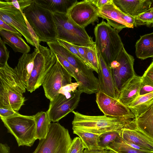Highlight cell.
I'll return each instance as SVG.
<instances>
[{
    "label": "cell",
    "instance_id": "17",
    "mask_svg": "<svg viewBox=\"0 0 153 153\" xmlns=\"http://www.w3.org/2000/svg\"><path fill=\"white\" fill-rule=\"evenodd\" d=\"M132 121L119 131L120 137L125 141L153 152V141L137 129Z\"/></svg>",
    "mask_w": 153,
    "mask_h": 153
},
{
    "label": "cell",
    "instance_id": "45",
    "mask_svg": "<svg viewBox=\"0 0 153 153\" xmlns=\"http://www.w3.org/2000/svg\"><path fill=\"white\" fill-rule=\"evenodd\" d=\"M108 150L100 149L88 150L85 149L83 153H108Z\"/></svg>",
    "mask_w": 153,
    "mask_h": 153
},
{
    "label": "cell",
    "instance_id": "21",
    "mask_svg": "<svg viewBox=\"0 0 153 153\" xmlns=\"http://www.w3.org/2000/svg\"><path fill=\"white\" fill-rule=\"evenodd\" d=\"M135 127L153 141V105L132 121Z\"/></svg>",
    "mask_w": 153,
    "mask_h": 153
},
{
    "label": "cell",
    "instance_id": "7",
    "mask_svg": "<svg viewBox=\"0 0 153 153\" xmlns=\"http://www.w3.org/2000/svg\"><path fill=\"white\" fill-rule=\"evenodd\" d=\"M56 55L47 47L39 45L26 90L32 93L42 85L47 74L57 60Z\"/></svg>",
    "mask_w": 153,
    "mask_h": 153
},
{
    "label": "cell",
    "instance_id": "3",
    "mask_svg": "<svg viewBox=\"0 0 153 153\" xmlns=\"http://www.w3.org/2000/svg\"><path fill=\"white\" fill-rule=\"evenodd\" d=\"M94 33L96 49L109 66L124 47L118 32L102 20L95 27Z\"/></svg>",
    "mask_w": 153,
    "mask_h": 153
},
{
    "label": "cell",
    "instance_id": "44",
    "mask_svg": "<svg viewBox=\"0 0 153 153\" xmlns=\"http://www.w3.org/2000/svg\"><path fill=\"white\" fill-rule=\"evenodd\" d=\"M10 147L6 143H0V153H10Z\"/></svg>",
    "mask_w": 153,
    "mask_h": 153
},
{
    "label": "cell",
    "instance_id": "38",
    "mask_svg": "<svg viewBox=\"0 0 153 153\" xmlns=\"http://www.w3.org/2000/svg\"><path fill=\"white\" fill-rule=\"evenodd\" d=\"M56 40L61 45L64 47L70 52L78 57L83 62V59L81 56L72 44L60 39H57Z\"/></svg>",
    "mask_w": 153,
    "mask_h": 153
},
{
    "label": "cell",
    "instance_id": "37",
    "mask_svg": "<svg viewBox=\"0 0 153 153\" xmlns=\"http://www.w3.org/2000/svg\"><path fill=\"white\" fill-rule=\"evenodd\" d=\"M79 85V84L76 82L68 84L60 89L59 94H62L65 96L70 95L77 89Z\"/></svg>",
    "mask_w": 153,
    "mask_h": 153
},
{
    "label": "cell",
    "instance_id": "4",
    "mask_svg": "<svg viewBox=\"0 0 153 153\" xmlns=\"http://www.w3.org/2000/svg\"><path fill=\"white\" fill-rule=\"evenodd\" d=\"M56 26L57 39H61L73 45L86 47L95 46V42L85 28L74 23L66 13H53Z\"/></svg>",
    "mask_w": 153,
    "mask_h": 153
},
{
    "label": "cell",
    "instance_id": "1",
    "mask_svg": "<svg viewBox=\"0 0 153 153\" xmlns=\"http://www.w3.org/2000/svg\"><path fill=\"white\" fill-rule=\"evenodd\" d=\"M23 12L39 42L56 40L57 30L52 12L37 0H33Z\"/></svg>",
    "mask_w": 153,
    "mask_h": 153
},
{
    "label": "cell",
    "instance_id": "18",
    "mask_svg": "<svg viewBox=\"0 0 153 153\" xmlns=\"http://www.w3.org/2000/svg\"><path fill=\"white\" fill-rule=\"evenodd\" d=\"M114 4L124 13L135 17L149 9L153 0H112Z\"/></svg>",
    "mask_w": 153,
    "mask_h": 153
},
{
    "label": "cell",
    "instance_id": "5",
    "mask_svg": "<svg viewBox=\"0 0 153 153\" xmlns=\"http://www.w3.org/2000/svg\"><path fill=\"white\" fill-rule=\"evenodd\" d=\"M0 117L7 132L15 137L19 146H33L37 139L34 115L19 114L10 117Z\"/></svg>",
    "mask_w": 153,
    "mask_h": 153
},
{
    "label": "cell",
    "instance_id": "22",
    "mask_svg": "<svg viewBox=\"0 0 153 153\" xmlns=\"http://www.w3.org/2000/svg\"><path fill=\"white\" fill-rule=\"evenodd\" d=\"M0 35L5 44L10 47L15 52L24 54L30 52V48L22 38V35L4 30H0Z\"/></svg>",
    "mask_w": 153,
    "mask_h": 153
},
{
    "label": "cell",
    "instance_id": "12",
    "mask_svg": "<svg viewBox=\"0 0 153 153\" xmlns=\"http://www.w3.org/2000/svg\"><path fill=\"white\" fill-rule=\"evenodd\" d=\"M67 14L74 23L84 28L91 24L98 22V9L88 0L77 1Z\"/></svg>",
    "mask_w": 153,
    "mask_h": 153
},
{
    "label": "cell",
    "instance_id": "46",
    "mask_svg": "<svg viewBox=\"0 0 153 153\" xmlns=\"http://www.w3.org/2000/svg\"><path fill=\"white\" fill-rule=\"evenodd\" d=\"M108 153H117L116 152H115L114 151H112L111 150H108Z\"/></svg>",
    "mask_w": 153,
    "mask_h": 153
},
{
    "label": "cell",
    "instance_id": "26",
    "mask_svg": "<svg viewBox=\"0 0 153 153\" xmlns=\"http://www.w3.org/2000/svg\"><path fill=\"white\" fill-rule=\"evenodd\" d=\"M34 115L36 124V136L39 140L46 137L51 124V121L47 113L41 111Z\"/></svg>",
    "mask_w": 153,
    "mask_h": 153
},
{
    "label": "cell",
    "instance_id": "16",
    "mask_svg": "<svg viewBox=\"0 0 153 153\" xmlns=\"http://www.w3.org/2000/svg\"><path fill=\"white\" fill-rule=\"evenodd\" d=\"M98 62V79L99 90L109 96L117 99V94L111 69L97 50Z\"/></svg>",
    "mask_w": 153,
    "mask_h": 153
},
{
    "label": "cell",
    "instance_id": "28",
    "mask_svg": "<svg viewBox=\"0 0 153 153\" xmlns=\"http://www.w3.org/2000/svg\"><path fill=\"white\" fill-rule=\"evenodd\" d=\"M73 131V133L81 138L85 149H100L98 145L100 134L79 130Z\"/></svg>",
    "mask_w": 153,
    "mask_h": 153
},
{
    "label": "cell",
    "instance_id": "9",
    "mask_svg": "<svg viewBox=\"0 0 153 153\" xmlns=\"http://www.w3.org/2000/svg\"><path fill=\"white\" fill-rule=\"evenodd\" d=\"M72 77L57 59L42 85L46 97L50 101L52 100L59 94L62 87L72 82Z\"/></svg>",
    "mask_w": 153,
    "mask_h": 153
},
{
    "label": "cell",
    "instance_id": "13",
    "mask_svg": "<svg viewBox=\"0 0 153 153\" xmlns=\"http://www.w3.org/2000/svg\"><path fill=\"white\" fill-rule=\"evenodd\" d=\"M98 106L104 115L134 119L135 117L128 107L117 99L110 97L99 91L96 95Z\"/></svg>",
    "mask_w": 153,
    "mask_h": 153
},
{
    "label": "cell",
    "instance_id": "47",
    "mask_svg": "<svg viewBox=\"0 0 153 153\" xmlns=\"http://www.w3.org/2000/svg\"><path fill=\"white\" fill-rule=\"evenodd\" d=\"M152 63L153 64V59L152 61Z\"/></svg>",
    "mask_w": 153,
    "mask_h": 153
},
{
    "label": "cell",
    "instance_id": "32",
    "mask_svg": "<svg viewBox=\"0 0 153 153\" xmlns=\"http://www.w3.org/2000/svg\"><path fill=\"white\" fill-rule=\"evenodd\" d=\"M55 55L62 66L75 79L76 82L78 83V75L75 68L62 56L58 54Z\"/></svg>",
    "mask_w": 153,
    "mask_h": 153
},
{
    "label": "cell",
    "instance_id": "19",
    "mask_svg": "<svg viewBox=\"0 0 153 153\" xmlns=\"http://www.w3.org/2000/svg\"><path fill=\"white\" fill-rule=\"evenodd\" d=\"M39 49L35 48L32 53L23 54L14 68L26 89L33 68L34 59Z\"/></svg>",
    "mask_w": 153,
    "mask_h": 153
},
{
    "label": "cell",
    "instance_id": "39",
    "mask_svg": "<svg viewBox=\"0 0 153 153\" xmlns=\"http://www.w3.org/2000/svg\"><path fill=\"white\" fill-rule=\"evenodd\" d=\"M17 111L12 109L0 107V117H9L19 114Z\"/></svg>",
    "mask_w": 153,
    "mask_h": 153
},
{
    "label": "cell",
    "instance_id": "10",
    "mask_svg": "<svg viewBox=\"0 0 153 153\" xmlns=\"http://www.w3.org/2000/svg\"><path fill=\"white\" fill-rule=\"evenodd\" d=\"M82 93L76 89L69 96L59 94L50 101L46 111L51 122L59 121L70 112H72L78 105Z\"/></svg>",
    "mask_w": 153,
    "mask_h": 153
},
{
    "label": "cell",
    "instance_id": "6",
    "mask_svg": "<svg viewBox=\"0 0 153 153\" xmlns=\"http://www.w3.org/2000/svg\"><path fill=\"white\" fill-rule=\"evenodd\" d=\"M39 141L32 153H68L72 140L68 129L53 122L46 138Z\"/></svg>",
    "mask_w": 153,
    "mask_h": 153
},
{
    "label": "cell",
    "instance_id": "41",
    "mask_svg": "<svg viewBox=\"0 0 153 153\" xmlns=\"http://www.w3.org/2000/svg\"><path fill=\"white\" fill-rule=\"evenodd\" d=\"M153 92V87L146 84L142 81L139 96L147 94Z\"/></svg>",
    "mask_w": 153,
    "mask_h": 153
},
{
    "label": "cell",
    "instance_id": "31",
    "mask_svg": "<svg viewBox=\"0 0 153 153\" xmlns=\"http://www.w3.org/2000/svg\"><path fill=\"white\" fill-rule=\"evenodd\" d=\"M86 55L89 67L98 73L99 62L95 45L93 47H87Z\"/></svg>",
    "mask_w": 153,
    "mask_h": 153
},
{
    "label": "cell",
    "instance_id": "40",
    "mask_svg": "<svg viewBox=\"0 0 153 153\" xmlns=\"http://www.w3.org/2000/svg\"><path fill=\"white\" fill-rule=\"evenodd\" d=\"M73 45L76 48L81 56L83 59L84 63L89 67L86 55V50L87 47L78 46L74 45Z\"/></svg>",
    "mask_w": 153,
    "mask_h": 153
},
{
    "label": "cell",
    "instance_id": "14",
    "mask_svg": "<svg viewBox=\"0 0 153 153\" xmlns=\"http://www.w3.org/2000/svg\"><path fill=\"white\" fill-rule=\"evenodd\" d=\"M99 17L106 19L107 23L118 33L125 28H133L134 18L120 10L112 2L98 9Z\"/></svg>",
    "mask_w": 153,
    "mask_h": 153
},
{
    "label": "cell",
    "instance_id": "30",
    "mask_svg": "<svg viewBox=\"0 0 153 153\" xmlns=\"http://www.w3.org/2000/svg\"><path fill=\"white\" fill-rule=\"evenodd\" d=\"M134 26L146 25L153 27V6L148 10L134 17Z\"/></svg>",
    "mask_w": 153,
    "mask_h": 153
},
{
    "label": "cell",
    "instance_id": "8",
    "mask_svg": "<svg viewBox=\"0 0 153 153\" xmlns=\"http://www.w3.org/2000/svg\"><path fill=\"white\" fill-rule=\"evenodd\" d=\"M134 60L133 56L128 53L123 47L109 66L117 98L121 90L136 75L134 68Z\"/></svg>",
    "mask_w": 153,
    "mask_h": 153
},
{
    "label": "cell",
    "instance_id": "11",
    "mask_svg": "<svg viewBox=\"0 0 153 153\" xmlns=\"http://www.w3.org/2000/svg\"><path fill=\"white\" fill-rule=\"evenodd\" d=\"M22 13L6 0L0 1V19L16 29L28 43L35 47Z\"/></svg>",
    "mask_w": 153,
    "mask_h": 153
},
{
    "label": "cell",
    "instance_id": "24",
    "mask_svg": "<svg viewBox=\"0 0 153 153\" xmlns=\"http://www.w3.org/2000/svg\"><path fill=\"white\" fill-rule=\"evenodd\" d=\"M106 150H111L117 153H153V151L146 150L140 146L118 138L110 144Z\"/></svg>",
    "mask_w": 153,
    "mask_h": 153
},
{
    "label": "cell",
    "instance_id": "34",
    "mask_svg": "<svg viewBox=\"0 0 153 153\" xmlns=\"http://www.w3.org/2000/svg\"><path fill=\"white\" fill-rule=\"evenodd\" d=\"M9 52L5 45V43L0 37V67L4 66L7 62L9 57Z\"/></svg>",
    "mask_w": 153,
    "mask_h": 153
},
{
    "label": "cell",
    "instance_id": "2",
    "mask_svg": "<svg viewBox=\"0 0 153 153\" xmlns=\"http://www.w3.org/2000/svg\"><path fill=\"white\" fill-rule=\"evenodd\" d=\"M73 130H79L100 134L110 131H119L134 119L105 115L89 116L73 111Z\"/></svg>",
    "mask_w": 153,
    "mask_h": 153
},
{
    "label": "cell",
    "instance_id": "27",
    "mask_svg": "<svg viewBox=\"0 0 153 153\" xmlns=\"http://www.w3.org/2000/svg\"><path fill=\"white\" fill-rule=\"evenodd\" d=\"M52 13H67L69 9L78 1L77 0H37Z\"/></svg>",
    "mask_w": 153,
    "mask_h": 153
},
{
    "label": "cell",
    "instance_id": "42",
    "mask_svg": "<svg viewBox=\"0 0 153 153\" xmlns=\"http://www.w3.org/2000/svg\"><path fill=\"white\" fill-rule=\"evenodd\" d=\"M0 30H4L17 34L21 35L16 29L5 23L1 19H0Z\"/></svg>",
    "mask_w": 153,
    "mask_h": 153
},
{
    "label": "cell",
    "instance_id": "43",
    "mask_svg": "<svg viewBox=\"0 0 153 153\" xmlns=\"http://www.w3.org/2000/svg\"><path fill=\"white\" fill-rule=\"evenodd\" d=\"M97 7L98 9H101L106 4L112 2V0H88Z\"/></svg>",
    "mask_w": 153,
    "mask_h": 153
},
{
    "label": "cell",
    "instance_id": "20",
    "mask_svg": "<svg viewBox=\"0 0 153 153\" xmlns=\"http://www.w3.org/2000/svg\"><path fill=\"white\" fill-rule=\"evenodd\" d=\"M142 81V76L136 75L120 91L117 99L127 107L139 96Z\"/></svg>",
    "mask_w": 153,
    "mask_h": 153
},
{
    "label": "cell",
    "instance_id": "36",
    "mask_svg": "<svg viewBox=\"0 0 153 153\" xmlns=\"http://www.w3.org/2000/svg\"><path fill=\"white\" fill-rule=\"evenodd\" d=\"M142 82L153 87V64L150 65L142 76Z\"/></svg>",
    "mask_w": 153,
    "mask_h": 153
},
{
    "label": "cell",
    "instance_id": "15",
    "mask_svg": "<svg viewBox=\"0 0 153 153\" xmlns=\"http://www.w3.org/2000/svg\"><path fill=\"white\" fill-rule=\"evenodd\" d=\"M26 90L0 80V107L19 111L26 100Z\"/></svg>",
    "mask_w": 153,
    "mask_h": 153
},
{
    "label": "cell",
    "instance_id": "29",
    "mask_svg": "<svg viewBox=\"0 0 153 153\" xmlns=\"http://www.w3.org/2000/svg\"><path fill=\"white\" fill-rule=\"evenodd\" d=\"M119 131H108L100 134L98 142L100 149L106 150L110 144L120 137Z\"/></svg>",
    "mask_w": 153,
    "mask_h": 153
},
{
    "label": "cell",
    "instance_id": "33",
    "mask_svg": "<svg viewBox=\"0 0 153 153\" xmlns=\"http://www.w3.org/2000/svg\"><path fill=\"white\" fill-rule=\"evenodd\" d=\"M85 148L79 137L72 140L68 153H83Z\"/></svg>",
    "mask_w": 153,
    "mask_h": 153
},
{
    "label": "cell",
    "instance_id": "35",
    "mask_svg": "<svg viewBox=\"0 0 153 153\" xmlns=\"http://www.w3.org/2000/svg\"><path fill=\"white\" fill-rule=\"evenodd\" d=\"M16 8L23 12V10L29 6L33 0H6Z\"/></svg>",
    "mask_w": 153,
    "mask_h": 153
},
{
    "label": "cell",
    "instance_id": "23",
    "mask_svg": "<svg viewBox=\"0 0 153 153\" xmlns=\"http://www.w3.org/2000/svg\"><path fill=\"white\" fill-rule=\"evenodd\" d=\"M137 57L144 60L153 58V32L140 36L135 45Z\"/></svg>",
    "mask_w": 153,
    "mask_h": 153
},
{
    "label": "cell",
    "instance_id": "25",
    "mask_svg": "<svg viewBox=\"0 0 153 153\" xmlns=\"http://www.w3.org/2000/svg\"><path fill=\"white\" fill-rule=\"evenodd\" d=\"M153 105V92L139 96L127 106L137 118L148 110Z\"/></svg>",
    "mask_w": 153,
    "mask_h": 153
}]
</instances>
